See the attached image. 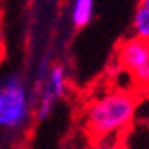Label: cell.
I'll return each mask as SVG.
<instances>
[{"label":"cell","instance_id":"obj_1","mask_svg":"<svg viewBox=\"0 0 149 149\" xmlns=\"http://www.w3.org/2000/svg\"><path fill=\"white\" fill-rule=\"evenodd\" d=\"M137 101L126 89L110 91L92 100L84 114L87 132L96 139L117 137L133 123Z\"/></svg>","mask_w":149,"mask_h":149},{"label":"cell","instance_id":"obj_2","mask_svg":"<svg viewBox=\"0 0 149 149\" xmlns=\"http://www.w3.org/2000/svg\"><path fill=\"white\" fill-rule=\"evenodd\" d=\"M34 116V94L22 73L11 71L0 77V132L20 133Z\"/></svg>","mask_w":149,"mask_h":149},{"label":"cell","instance_id":"obj_3","mask_svg":"<svg viewBox=\"0 0 149 149\" xmlns=\"http://www.w3.org/2000/svg\"><path fill=\"white\" fill-rule=\"evenodd\" d=\"M119 66L132 77L133 84L149 87V43L132 36L123 41L117 52Z\"/></svg>","mask_w":149,"mask_h":149},{"label":"cell","instance_id":"obj_4","mask_svg":"<svg viewBox=\"0 0 149 149\" xmlns=\"http://www.w3.org/2000/svg\"><path fill=\"white\" fill-rule=\"evenodd\" d=\"M68 89V74L66 69L59 64H52L46 78L43 80V84L39 85V94L36 98V105H34V117L43 123L46 121L52 112L57 105V101L66 94Z\"/></svg>","mask_w":149,"mask_h":149},{"label":"cell","instance_id":"obj_5","mask_svg":"<svg viewBox=\"0 0 149 149\" xmlns=\"http://www.w3.org/2000/svg\"><path fill=\"white\" fill-rule=\"evenodd\" d=\"M94 18V0H73L71 2V22L77 29L87 27Z\"/></svg>","mask_w":149,"mask_h":149},{"label":"cell","instance_id":"obj_6","mask_svg":"<svg viewBox=\"0 0 149 149\" xmlns=\"http://www.w3.org/2000/svg\"><path fill=\"white\" fill-rule=\"evenodd\" d=\"M132 32L133 36L149 43V7L139 4L133 14V20H132Z\"/></svg>","mask_w":149,"mask_h":149},{"label":"cell","instance_id":"obj_7","mask_svg":"<svg viewBox=\"0 0 149 149\" xmlns=\"http://www.w3.org/2000/svg\"><path fill=\"white\" fill-rule=\"evenodd\" d=\"M2 46H4V34H2V29H0V52H2Z\"/></svg>","mask_w":149,"mask_h":149},{"label":"cell","instance_id":"obj_8","mask_svg":"<svg viewBox=\"0 0 149 149\" xmlns=\"http://www.w3.org/2000/svg\"><path fill=\"white\" fill-rule=\"evenodd\" d=\"M139 2H140L142 6H146V7H149V0H139Z\"/></svg>","mask_w":149,"mask_h":149}]
</instances>
